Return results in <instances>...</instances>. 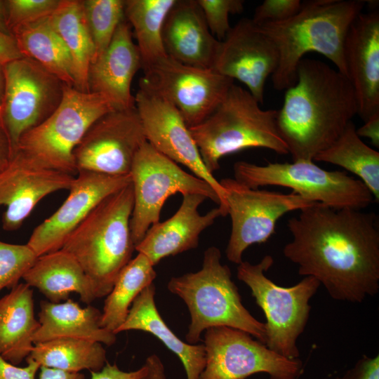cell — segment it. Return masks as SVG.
<instances>
[{
	"mask_svg": "<svg viewBox=\"0 0 379 379\" xmlns=\"http://www.w3.org/2000/svg\"><path fill=\"white\" fill-rule=\"evenodd\" d=\"M132 184L104 199L75 228L61 249L70 253L93 282L98 298L112 289L135 251L131 231Z\"/></svg>",
	"mask_w": 379,
	"mask_h": 379,
	"instance_id": "obj_4",
	"label": "cell"
},
{
	"mask_svg": "<svg viewBox=\"0 0 379 379\" xmlns=\"http://www.w3.org/2000/svg\"><path fill=\"white\" fill-rule=\"evenodd\" d=\"M12 152L8 138L1 127H0V172L10 163Z\"/></svg>",
	"mask_w": 379,
	"mask_h": 379,
	"instance_id": "obj_46",
	"label": "cell"
},
{
	"mask_svg": "<svg viewBox=\"0 0 379 379\" xmlns=\"http://www.w3.org/2000/svg\"><path fill=\"white\" fill-rule=\"evenodd\" d=\"M130 175L133 192L130 225L135 248L148 229L159 222L161 211L169 197L177 193L200 194L218 206L220 203L208 182L185 171L147 141L136 153Z\"/></svg>",
	"mask_w": 379,
	"mask_h": 379,
	"instance_id": "obj_10",
	"label": "cell"
},
{
	"mask_svg": "<svg viewBox=\"0 0 379 379\" xmlns=\"http://www.w3.org/2000/svg\"><path fill=\"white\" fill-rule=\"evenodd\" d=\"M133 36L131 27L125 19L107 49L91 65L88 71L89 92L105 96L116 110L135 107L131 83L142 69V59Z\"/></svg>",
	"mask_w": 379,
	"mask_h": 379,
	"instance_id": "obj_21",
	"label": "cell"
},
{
	"mask_svg": "<svg viewBox=\"0 0 379 379\" xmlns=\"http://www.w3.org/2000/svg\"><path fill=\"white\" fill-rule=\"evenodd\" d=\"M211 34L220 41H222L231 27L230 14H239L244 10L241 0H197Z\"/></svg>",
	"mask_w": 379,
	"mask_h": 379,
	"instance_id": "obj_36",
	"label": "cell"
},
{
	"mask_svg": "<svg viewBox=\"0 0 379 379\" xmlns=\"http://www.w3.org/2000/svg\"><path fill=\"white\" fill-rule=\"evenodd\" d=\"M176 0H126L125 17L142 59V69L166 56L162 40L166 18Z\"/></svg>",
	"mask_w": 379,
	"mask_h": 379,
	"instance_id": "obj_33",
	"label": "cell"
},
{
	"mask_svg": "<svg viewBox=\"0 0 379 379\" xmlns=\"http://www.w3.org/2000/svg\"><path fill=\"white\" fill-rule=\"evenodd\" d=\"M134 97L146 141L208 182L218 194L220 201L218 206L225 213V191L205 166L190 128L179 111L167 99L140 84Z\"/></svg>",
	"mask_w": 379,
	"mask_h": 379,
	"instance_id": "obj_15",
	"label": "cell"
},
{
	"mask_svg": "<svg viewBox=\"0 0 379 379\" xmlns=\"http://www.w3.org/2000/svg\"><path fill=\"white\" fill-rule=\"evenodd\" d=\"M5 86L4 65L0 64V110L2 105Z\"/></svg>",
	"mask_w": 379,
	"mask_h": 379,
	"instance_id": "obj_48",
	"label": "cell"
},
{
	"mask_svg": "<svg viewBox=\"0 0 379 379\" xmlns=\"http://www.w3.org/2000/svg\"><path fill=\"white\" fill-rule=\"evenodd\" d=\"M277 117V110L262 109L248 90L233 84L213 112L190 131L205 166L213 174L223 157L244 149L265 148L288 154Z\"/></svg>",
	"mask_w": 379,
	"mask_h": 379,
	"instance_id": "obj_5",
	"label": "cell"
},
{
	"mask_svg": "<svg viewBox=\"0 0 379 379\" xmlns=\"http://www.w3.org/2000/svg\"><path fill=\"white\" fill-rule=\"evenodd\" d=\"M278 62L273 42L252 19L242 18L220 41L211 69L243 83L261 105L266 80L276 70Z\"/></svg>",
	"mask_w": 379,
	"mask_h": 379,
	"instance_id": "obj_17",
	"label": "cell"
},
{
	"mask_svg": "<svg viewBox=\"0 0 379 379\" xmlns=\"http://www.w3.org/2000/svg\"><path fill=\"white\" fill-rule=\"evenodd\" d=\"M76 175L62 204L35 227L27 243L37 257L61 249L69 234L99 203L131 183L130 174L110 175L80 171Z\"/></svg>",
	"mask_w": 379,
	"mask_h": 379,
	"instance_id": "obj_18",
	"label": "cell"
},
{
	"mask_svg": "<svg viewBox=\"0 0 379 379\" xmlns=\"http://www.w3.org/2000/svg\"><path fill=\"white\" fill-rule=\"evenodd\" d=\"M147 371L142 379H166L164 366L156 354L148 357L145 362Z\"/></svg>",
	"mask_w": 379,
	"mask_h": 379,
	"instance_id": "obj_44",
	"label": "cell"
},
{
	"mask_svg": "<svg viewBox=\"0 0 379 379\" xmlns=\"http://www.w3.org/2000/svg\"><path fill=\"white\" fill-rule=\"evenodd\" d=\"M301 4L300 0H265L255 8L251 19L257 25L283 21L294 15Z\"/></svg>",
	"mask_w": 379,
	"mask_h": 379,
	"instance_id": "obj_38",
	"label": "cell"
},
{
	"mask_svg": "<svg viewBox=\"0 0 379 379\" xmlns=\"http://www.w3.org/2000/svg\"><path fill=\"white\" fill-rule=\"evenodd\" d=\"M273 263L270 255L256 264L242 261L237 267V278L250 288L256 304L264 312L265 345L286 358L298 359L297 341L309 320L310 301L321 284L307 276L292 286L277 285L265 274Z\"/></svg>",
	"mask_w": 379,
	"mask_h": 379,
	"instance_id": "obj_8",
	"label": "cell"
},
{
	"mask_svg": "<svg viewBox=\"0 0 379 379\" xmlns=\"http://www.w3.org/2000/svg\"><path fill=\"white\" fill-rule=\"evenodd\" d=\"M205 367L199 379H245L264 373L270 379H298L303 363L270 350L243 331L211 327L204 334Z\"/></svg>",
	"mask_w": 379,
	"mask_h": 379,
	"instance_id": "obj_13",
	"label": "cell"
},
{
	"mask_svg": "<svg viewBox=\"0 0 379 379\" xmlns=\"http://www.w3.org/2000/svg\"><path fill=\"white\" fill-rule=\"evenodd\" d=\"M154 266L146 255L138 253L121 270L105 300L100 319L102 328L116 334L135 298L153 284L157 277Z\"/></svg>",
	"mask_w": 379,
	"mask_h": 379,
	"instance_id": "obj_31",
	"label": "cell"
},
{
	"mask_svg": "<svg viewBox=\"0 0 379 379\" xmlns=\"http://www.w3.org/2000/svg\"><path fill=\"white\" fill-rule=\"evenodd\" d=\"M5 1L11 33L17 27L50 16L60 2V0Z\"/></svg>",
	"mask_w": 379,
	"mask_h": 379,
	"instance_id": "obj_37",
	"label": "cell"
},
{
	"mask_svg": "<svg viewBox=\"0 0 379 379\" xmlns=\"http://www.w3.org/2000/svg\"><path fill=\"white\" fill-rule=\"evenodd\" d=\"M147 369L144 364L140 368L126 372L121 370L116 364L108 362L99 371H90L91 379H142L147 373Z\"/></svg>",
	"mask_w": 379,
	"mask_h": 379,
	"instance_id": "obj_41",
	"label": "cell"
},
{
	"mask_svg": "<svg viewBox=\"0 0 379 379\" xmlns=\"http://www.w3.org/2000/svg\"><path fill=\"white\" fill-rule=\"evenodd\" d=\"M0 127H1V120H0Z\"/></svg>",
	"mask_w": 379,
	"mask_h": 379,
	"instance_id": "obj_49",
	"label": "cell"
},
{
	"mask_svg": "<svg viewBox=\"0 0 379 379\" xmlns=\"http://www.w3.org/2000/svg\"><path fill=\"white\" fill-rule=\"evenodd\" d=\"M83 6L94 46L93 62L107 49L118 26L126 19L125 1L84 0Z\"/></svg>",
	"mask_w": 379,
	"mask_h": 379,
	"instance_id": "obj_34",
	"label": "cell"
},
{
	"mask_svg": "<svg viewBox=\"0 0 379 379\" xmlns=\"http://www.w3.org/2000/svg\"><path fill=\"white\" fill-rule=\"evenodd\" d=\"M39 379H85L83 373H72L60 369L41 366Z\"/></svg>",
	"mask_w": 379,
	"mask_h": 379,
	"instance_id": "obj_45",
	"label": "cell"
},
{
	"mask_svg": "<svg viewBox=\"0 0 379 379\" xmlns=\"http://www.w3.org/2000/svg\"><path fill=\"white\" fill-rule=\"evenodd\" d=\"M356 129L350 121L338 139L313 161L335 164L355 174L378 201L379 152L367 145Z\"/></svg>",
	"mask_w": 379,
	"mask_h": 379,
	"instance_id": "obj_30",
	"label": "cell"
},
{
	"mask_svg": "<svg viewBox=\"0 0 379 379\" xmlns=\"http://www.w3.org/2000/svg\"><path fill=\"white\" fill-rule=\"evenodd\" d=\"M26 362L25 366L20 367L0 355V379H35L40 365L29 357L26 358Z\"/></svg>",
	"mask_w": 379,
	"mask_h": 379,
	"instance_id": "obj_40",
	"label": "cell"
},
{
	"mask_svg": "<svg viewBox=\"0 0 379 379\" xmlns=\"http://www.w3.org/2000/svg\"><path fill=\"white\" fill-rule=\"evenodd\" d=\"M154 295L153 284L141 291L133 302L125 321L117 330L116 335L131 330L142 331L154 335L179 357L187 379H199L206 364L204 345L185 343L174 334L159 313Z\"/></svg>",
	"mask_w": 379,
	"mask_h": 379,
	"instance_id": "obj_26",
	"label": "cell"
},
{
	"mask_svg": "<svg viewBox=\"0 0 379 379\" xmlns=\"http://www.w3.org/2000/svg\"><path fill=\"white\" fill-rule=\"evenodd\" d=\"M366 2L364 0L305 1L288 19L258 25L278 52V65L272 75L274 88L284 90L295 84L298 63L309 52L323 55L347 77L344 42L350 25L362 12Z\"/></svg>",
	"mask_w": 379,
	"mask_h": 379,
	"instance_id": "obj_3",
	"label": "cell"
},
{
	"mask_svg": "<svg viewBox=\"0 0 379 379\" xmlns=\"http://www.w3.org/2000/svg\"><path fill=\"white\" fill-rule=\"evenodd\" d=\"M74 175L44 167L20 152L0 172V206H6L2 228L18 230L47 195L69 190Z\"/></svg>",
	"mask_w": 379,
	"mask_h": 379,
	"instance_id": "obj_19",
	"label": "cell"
},
{
	"mask_svg": "<svg viewBox=\"0 0 379 379\" xmlns=\"http://www.w3.org/2000/svg\"><path fill=\"white\" fill-rule=\"evenodd\" d=\"M233 168L234 179L248 187H284L311 201L335 209L361 210L374 199L358 178L344 171L324 170L314 161L268 162L265 165L239 161Z\"/></svg>",
	"mask_w": 379,
	"mask_h": 379,
	"instance_id": "obj_9",
	"label": "cell"
},
{
	"mask_svg": "<svg viewBox=\"0 0 379 379\" xmlns=\"http://www.w3.org/2000/svg\"><path fill=\"white\" fill-rule=\"evenodd\" d=\"M166 55L184 65L211 69L219 45L197 0H176L162 30Z\"/></svg>",
	"mask_w": 379,
	"mask_h": 379,
	"instance_id": "obj_23",
	"label": "cell"
},
{
	"mask_svg": "<svg viewBox=\"0 0 379 379\" xmlns=\"http://www.w3.org/2000/svg\"><path fill=\"white\" fill-rule=\"evenodd\" d=\"M365 124L356 129L357 134L361 138L364 137L370 140L372 145L379 147V112H377L368 119Z\"/></svg>",
	"mask_w": 379,
	"mask_h": 379,
	"instance_id": "obj_43",
	"label": "cell"
},
{
	"mask_svg": "<svg viewBox=\"0 0 379 379\" xmlns=\"http://www.w3.org/2000/svg\"><path fill=\"white\" fill-rule=\"evenodd\" d=\"M37 258L26 244H13L0 241V291L19 284L25 273Z\"/></svg>",
	"mask_w": 379,
	"mask_h": 379,
	"instance_id": "obj_35",
	"label": "cell"
},
{
	"mask_svg": "<svg viewBox=\"0 0 379 379\" xmlns=\"http://www.w3.org/2000/svg\"><path fill=\"white\" fill-rule=\"evenodd\" d=\"M344 58L357 98V114L366 121L379 112V13H361L350 25Z\"/></svg>",
	"mask_w": 379,
	"mask_h": 379,
	"instance_id": "obj_20",
	"label": "cell"
},
{
	"mask_svg": "<svg viewBox=\"0 0 379 379\" xmlns=\"http://www.w3.org/2000/svg\"><path fill=\"white\" fill-rule=\"evenodd\" d=\"M357 111L347 77L323 61L302 58L277 117L293 161H313L338 139Z\"/></svg>",
	"mask_w": 379,
	"mask_h": 379,
	"instance_id": "obj_2",
	"label": "cell"
},
{
	"mask_svg": "<svg viewBox=\"0 0 379 379\" xmlns=\"http://www.w3.org/2000/svg\"><path fill=\"white\" fill-rule=\"evenodd\" d=\"M22 57L13 36L0 31V64L4 65Z\"/></svg>",
	"mask_w": 379,
	"mask_h": 379,
	"instance_id": "obj_42",
	"label": "cell"
},
{
	"mask_svg": "<svg viewBox=\"0 0 379 379\" xmlns=\"http://www.w3.org/2000/svg\"><path fill=\"white\" fill-rule=\"evenodd\" d=\"M220 260V249L211 246L204 252L200 270L172 277L167 284L169 291L188 307L191 321L185 336L187 343L199 342L201 333L211 327L227 326L246 332L265 344V323L244 306L231 270Z\"/></svg>",
	"mask_w": 379,
	"mask_h": 379,
	"instance_id": "obj_6",
	"label": "cell"
},
{
	"mask_svg": "<svg viewBox=\"0 0 379 379\" xmlns=\"http://www.w3.org/2000/svg\"><path fill=\"white\" fill-rule=\"evenodd\" d=\"M11 34L23 57L36 61L64 84L74 87L70 54L52 26L50 16L17 27Z\"/></svg>",
	"mask_w": 379,
	"mask_h": 379,
	"instance_id": "obj_28",
	"label": "cell"
},
{
	"mask_svg": "<svg viewBox=\"0 0 379 379\" xmlns=\"http://www.w3.org/2000/svg\"><path fill=\"white\" fill-rule=\"evenodd\" d=\"M219 182L225 191V214L232 222L226 256L237 265L250 246L265 243L274 234L277 222L284 215L315 204L293 192L252 189L230 178Z\"/></svg>",
	"mask_w": 379,
	"mask_h": 379,
	"instance_id": "obj_12",
	"label": "cell"
},
{
	"mask_svg": "<svg viewBox=\"0 0 379 379\" xmlns=\"http://www.w3.org/2000/svg\"><path fill=\"white\" fill-rule=\"evenodd\" d=\"M22 279L51 302L65 301L72 293H78L87 304L98 298L92 280L78 261L62 249L38 256Z\"/></svg>",
	"mask_w": 379,
	"mask_h": 379,
	"instance_id": "obj_24",
	"label": "cell"
},
{
	"mask_svg": "<svg viewBox=\"0 0 379 379\" xmlns=\"http://www.w3.org/2000/svg\"><path fill=\"white\" fill-rule=\"evenodd\" d=\"M4 70L5 86L0 120L13 157L22 135L56 109L65 84L28 58L5 64Z\"/></svg>",
	"mask_w": 379,
	"mask_h": 379,
	"instance_id": "obj_11",
	"label": "cell"
},
{
	"mask_svg": "<svg viewBox=\"0 0 379 379\" xmlns=\"http://www.w3.org/2000/svg\"><path fill=\"white\" fill-rule=\"evenodd\" d=\"M101 315L102 312L95 307H82L69 298L58 303L41 301L39 326L33 335V343L72 338L110 346L116 342V334L101 327Z\"/></svg>",
	"mask_w": 379,
	"mask_h": 379,
	"instance_id": "obj_25",
	"label": "cell"
},
{
	"mask_svg": "<svg viewBox=\"0 0 379 379\" xmlns=\"http://www.w3.org/2000/svg\"><path fill=\"white\" fill-rule=\"evenodd\" d=\"M39 326L33 291L25 283L18 284L0 298V355L14 365L20 364L30 354Z\"/></svg>",
	"mask_w": 379,
	"mask_h": 379,
	"instance_id": "obj_27",
	"label": "cell"
},
{
	"mask_svg": "<svg viewBox=\"0 0 379 379\" xmlns=\"http://www.w3.org/2000/svg\"><path fill=\"white\" fill-rule=\"evenodd\" d=\"M0 31L12 36L8 25L7 10L5 0H0Z\"/></svg>",
	"mask_w": 379,
	"mask_h": 379,
	"instance_id": "obj_47",
	"label": "cell"
},
{
	"mask_svg": "<svg viewBox=\"0 0 379 379\" xmlns=\"http://www.w3.org/2000/svg\"><path fill=\"white\" fill-rule=\"evenodd\" d=\"M145 141L135 107L109 112L89 127L74 149L77 173L128 175L135 156Z\"/></svg>",
	"mask_w": 379,
	"mask_h": 379,
	"instance_id": "obj_16",
	"label": "cell"
},
{
	"mask_svg": "<svg viewBox=\"0 0 379 379\" xmlns=\"http://www.w3.org/2000/svg\"><path fill=\"white\" fill-rule=\"evenodd\" d=\"M41 366L79 373L99 371L106 364L102 343L79 338H62L34 344L28 356Z\"/></svg>",
	"mask_w": 379,
	"mask_h": 379,
	"instance_id": "obj_32",
	"label": "cell"
},
{
	"mask_svg": "<svg viewBox=\"0 0 379 379\" xmlns=\"http://www.w3.org/2000/svg\"><path fill=\"white\" fill-rule=\"evenodd\" d=\"M142 70L139 84L171 102L189 128L208 117L234 84L232 79L212 69L184 65L168 55Z\"/></svg>",
	"mask_w": 379,
	"mask_h": 379,
	"instance_id": "obj_14",
	"label": "cell"
},
{
	"mask_svg": "<svg viewBox=\"0 0 379 379\" xmlns=\"http://www.w3.org/2000/svg\"><path fill=\"white\" fill-rule=\"evenodd\" d=\"M284 256L333 299L361 303L379 291V229L373 213L315 203L288 220Z\"/></svg>",
	"mask_w": 379,
	"mask_h": 379,
	"instance_id": "obj_1",
	"label": "cell"
},
{
	"mask_svg": "<svg viewBox=\"0 0 379 379\" xmlns=\"http://www.w3.org/2000/svg\"><path fill=\"white\" fill-rule=\"evenodd\" d=\"M206 199L200 194L182 195L177 211L166 220L152 225L135 250L156 265L166 257L197 248L201 233L224 217L219 206L204 215L199 213V207Z\"/></svg>",
	"mask_w": 379,
	"mask_h": 379,
	"instance_id": "obj_22",
	"label": "cell"
},
{
	"mask_svg": "<svg viewBox=\"0 0 379 379\" xmlns=\"http://www.w3.org/2000/svg\"><path fill=\"white\" fill-rule=\"evenodd\" d=\"M112 110L116 109L105 96L65 84L56 109L22 135L15 152L44 167L75 176L74 149L89 127Z\"/></svg>",
	"mask_w": 379,
	"mask_h": 379,
	"instance_id": "obj_7",
	"label": "cell"
},
{
	"mask_svg": "<svg viewBox=\"0 0 379 379\" xmlns=\"http://www.w3.org/2000/svg\"><path fill=\"white\" fill-rule=\"evenodd\" d=\"M333 379H379V355H364L343 375Z\"/></svg>",
	"mask_w": 379,
	"mask_h": 379,
	"instance_id": "obj_39",
	"label": "cell"
},
{
	"mask_svg": "<svg viewBox=\"0 0 379 379\" xmlns=\"http://www.w3.org/2000/svg\"><path fill=\"white\" fill-rule=\"evenodd\" d=\"M52 26L67 47L74 67V88L88 91V71L95 51L84 14L83 1L60 0L50 15Z\"/></svg>",
	"mask_w": 379,
	"mask_h": 379,
	"instance_id": "obj_29",
	"label": "cell"
}]
</instances>
